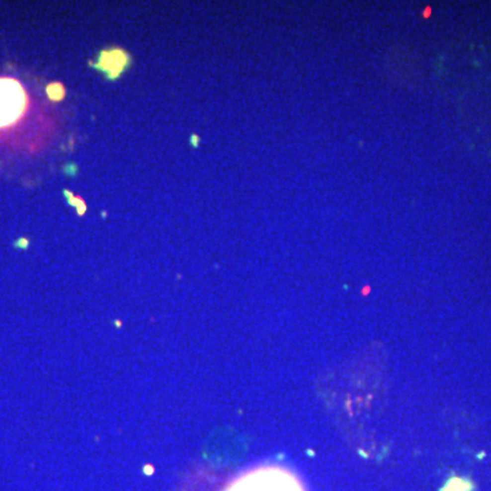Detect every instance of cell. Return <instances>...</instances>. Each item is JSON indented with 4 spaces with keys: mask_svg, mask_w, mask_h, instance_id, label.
I'll list each match as a JSON object with an SVG mask.
<instances>
[{
    "mask_svg": "<svg viewBox=\"0 0 491 491\" xmlns=\"http://www.w3.org/2000/svg\"><path fill=\"white\" fill-rule=\"evenodd\" d=\"M224 491H306L294 472L277 465L248 470L231 482Z\"/></svg>",
    "mask_w": 491,
    "mask_h": 491,
    "instance_id": "6da1fadb",
    "label": "cell"
},
{
    "mask_svg": "<svg viewBox=\"0 0 491 491\" xmlns=\"http://www.w3.org/2000/svg\"><path fill=\"white\" fill-rule=\"evenodd\" d=\"M27 107L22 85L12 78H0V130L16 123Z\"/></svg>",
    "mask_w": 491,
    "mask_h": 491,
    "instance_id": "7a4b0ae2",
    "label": "cell"
},
{
    "mask_svg": "<svg viewBox=\"0 0 491 491\" xmlns=\"http://www.w3.org/2000/svg\"><path fill=\"white\" fill-rule=\"evenodd\" d=\"M128 63L127 55L122 52L120 49L116 51H111V52H104L100 58V63H98V69L107 71L111 77H116L122 73V70L124 69V66Z\"/></svg>",
    "mask_w": 491,
    "mask_h": 491,
    "instance_id": "3957f363",
    "label": "cell"
},
{
    "mask_svg": "<svg viewBox=\"0 0 491 491\" xmlns=\"http://www.w3.org/2000/svg\"><path fill=\"white\" fill-rule=\"evenodd\" d=\"M474 490V485L467 479H460V478H454L449 482L445 490L443 491H472Z\"/></svg>",
    "mask_w": 491,
    "mask_h": 491,
    "instance_id": "277c9868",
    "label": "cell"
}]
</instances>
